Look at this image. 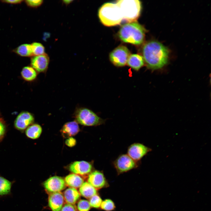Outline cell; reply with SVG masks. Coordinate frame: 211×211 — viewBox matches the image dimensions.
<instances>
[{"instance_id":"obj_1","label":"cell","mask_w":211,"mask_h":211,"mask_svg":"<svg viewBox=\"0 0 211 211\" xmlns=\"http://www.w3.org/2000/svg\"><path fill=\"white\" fill-rule=\"evenodd\" d=\"M141 9L138 0H119L104 4L99 9L98 15L104 25L112 26L137 21Z\"/></svg>"},{"instance_id":"obj_15","label":"cell","mask_w":211,"mask_h":211,"mask_svg":"<svg viewBox=\"0 0 211 211\" xmlns=\"http://www.w3.org/2000/svg\"><path fill=\"white\" fill-rule=\"evenodd\" d=\"M127 65L135 71H138L144 64L142 56L137 54L130 55L128 57Z\"/></svg>"},{"instance_id":"obj_20","label":"cell","mask_w":211,"mask_h":211,"mask_svg":"<svg viewBox=\"0 0 211 211\" xmlns=\"http://www.w3.org/2000/svg\"><path fill=\"white\" fill-rule=\"evenodd\" d=\"M14 52L18 55L25 57L33 56L31 44H24L15 49Z\"/></svg>"},{"instance_id":"obj_29","label":"cell","mask_w":211,"mask_h":211,"mask_svg":"<svg viewBox=\"0 0 211 211\" xmlns=\"http://www.w3.org/2000/svg\"><path fill=\"white\" fill-rule=\"evenodd\" d=\"M60 211H76V209L74 206L67 204L62 207Z\"/></svg>"},{"instance_id":"obj_18","label":"cell","mask_w":211,"mask_h":211,"mask_svg":"<svg viewBox=\"0 0 211 211\" xmlns=\"http://www.w3.org/2000/svg\"><path fill=\"white\" fill-rule=\"evenodd\" d=\"M65 181L68 186L73 188L80 187L84 183L83 179L79 176L74 174H71L65 178Z\"/></svg>"},{"instance_id":"obj_9","label":"cell","mask_w":211,"mask_h":211,"mask_svg":"<svg viewBox=\"0 0 211 211\" xmlns=\"http://www.w3.org/2000/svg\"><path fill=\"white\" fill-rule=\"evenodd\" d=\"M46 189L52 193L58 192L64 189L66 184L64 180L58 176H54L47 179L44 183Z\"/></svg>"},{"instance_id":"obj_6","label":"cell","mask_w":211,"mask_h":211,"mask_svg":"<svg viewBox=\"0 0 211 211\" xmlns=\"http://www.w3.org/2000/svg\"><path fill=\"white\" fill-rule=\"evenodd\" d=\"M115 168L119 173L128 171L137 166L136 161L127 154L120 155L114 162Z\"/></svg>"},{"instance_id":"obj_28","label":"cell","mask_w":211,"mask_h":211,"mask_svg":"<svg viewBox=\"0 0 211 211\" xmlns=\"http://www.w3.org/2000/svg\"><path fill=\"white\" fill-rule=\"evenodd\" d=\"M43 1L42 0L25 1V3L28 6L33 8L37 7L40 6L42 4Z\"/></svg>"},{"instance_id":"obj_32","label":"cell","mask_w":211,"mask_h":211,"mask_svg":"<svg viewBox=\"0 0 211 211\" xmlns=\"http://www.w3.org/2000/svg\"><path fill=\"white\" fill-rule=\"evenodd\" d=\"M63 2L66 4H68L73 1L72 0H64Z\"/></svg>"},{"instance_id":"obj_14","label":"cell","mask_w":211,"mask_h":211,"mask_svg":"<svg viewBox=\"0 0 211 211\" xmlns=\"http://www.w3.org/2000/svg\"><path fill=\"white\" fill-rule=\"evenodd\" d=\"M79 131V125L76 121L66 123L63 126L61 132L63 136L66 137L74 136Z\"/></svg>"},{"instance_id":"obj_27","label":"cell","mask_w":211,"mask_h":211,"mask_svg":"<svg viewBox=\"0 0 211 211\" xmlns=\"http://www.w3.org/2000/svg\"><path fill=\"white\" fill-rule=\"evenodd\" d=\"M7 131V126L2 118H0V142L4 138Z\"/></svg>"},{"instance_id":"obj_4","label":"cell","mask_w":211,"mask_h":211,"mask_svg":"<svg viewBox=\"0 0 211 211\" xmlns=\"http://www.w3.org/2000/svg\"><path fill=\"white\" fill-rule=\"evenodd\" d=\"M77 122L86 126H95L101 125L104 120L91 110L85 108L77 109L75 113Z\"/></svg>"},{"instance_id":"obj_21","label":"cell","mask_w":211,"mask_h":211,"mask_svg":"<svg viewBox=\"0 0 211 211\" xmlns=\"http://www.w3.org/2000/svg\"><path fill=\"white\" fill-rule=\"evenodd\" d=\"M21 73L23 79L27 81L34 80L37 76V72L32 67L30 66L24 67Z\"/></svg>"},{"instance_id":"obj_17","label":"cell","mask_w":211,"mask_h":211,"mask_svg":"<svg viewBox=\"0 0 211 211\" xmlns=\"http://www.w3.org/2000/svg\"><path fill=\"white\" fill-rule=\"evenodd\" d=\"M42 132V128L39 125L33 124L29 126L25 130V134L28 138L36 139L39 137Z\"/></svg>"},{"instance_id":"obj_13","label":"cell","mask_w":211,"mask_h":211,"mask_svg":"<svg viewBox=\"0 0 211 211\" xmlns=\"http://www.w3.org/2000/svg\"><path fill=\"white\" fill-rule=\"evenodd\" d=\"M63 194L59 192L52 193L49 198L48 203L52 211H60L64 202Z\"/></svg>"},{"instance_id":"obj_33","label":"cell","mask_w":211,"mask_h":211,"mask_svg":"<svg viewBox=\"0 0 211 211\" xmlns=\"http://www.w3.org/2000/svg\"><path fill=\"white\" fill-rule=\"evenodd\" d=\"M1 118V116H0V118Z\"/></svg>"},{"instance_id":"obj_11","label":"cell","mask_w":211,"mask_h":211,"mask_svg":"<svg viewBox=\"0 0 211 211\" xmlns=\"http://www.w3.org/2000/svg\"><path fill=\"white\" fill-rule=\"evenodd\" d=\"M92 166L89 162L85 161H76L69 166V170L72 172L81 175H85L90 173Z\"/></svg>"},{"instance_id":"obj_25","label":"cell","mask_w":211,"mask_h":211,"mask_svg":"<svg viewBox=\"0 0 211 211\" xmlns=\"http://www.w3.org/2000/svg\"><path fill=\"white\" fill-rule=\"evenodd\" d=\"M91 206L89 202L88 201L81 200L78 203L77 208L79 211H88Z\"/></svg>"},{"instance_id":"obj_31","label":"cell","mask_w":211,"mask_h":211,"mask_svg":"<svg viewBox=\"0 0 211 211\" xmlns=\"http://www.w3.org/2000/svg\"><path fill=\"white\" fill-rule=\"evenodd\" d=\"M23 1L21 0H6L1 1L4 3L13 4H20Z\"/></svg>"},{"instance_id":"obj_26","label":"cell","mask_w":211,"mask_h":211,"mask_svg":"<svg viewBox=\"0 0 211 211\" xmlns=\"http://www.w3.org/2000/svg\"><path fill=\"white\" fill-rule=\"evenodd\" d=\"M102 202V200L101 198L96 195L90 198L89 201L91 206L96 208H98L100 206Z\"/></svg>"},{"instance_id":"obj_23","label":"cell","mask_w":211,"mask_h":211,"mask_svg":"<svg viewBox=\"0 0 211 211\" xmlns=\"http://www.w3.org/2000/svg\"><path fill=\"white\" fill-rule=\"evenodd\" d=\"M31 45L33 56H38L45 53V48L41 43L34 42Z\"/></svg>"},{"instance_id":"obj_8","label":"cell","mask_w":211,"mask_h":211,"mask_svg":"<svg viewBox=\"0 0 211 211\" xmlns=\"http://www.w3.org/2000/svg\"><path fill=\"white\" fill-rule=\"evenodd\" d=\"M34 120L33 115L26 111L21 113L17 116L14 122L16 129L23 132L33 123Z\"/></svg>"},{"instance_id":"obj_22","label":"cell","mask_w":211,"mask_h":211,"mask_svg":"<svg viewBox=\"0 0 211 211\" xmlns=\"http://www.w3.org/2000/svg\"><path fill=\"white\" fill-rule=\"evenodd\" d=\"M11 182L5 178L0 176V195L9 194L11 191Z\"/></svg>"},{"instance_id":"obj_24","label":"cell","mask_w":211,"mask_h":211,"mask_svg":"<svg viewBox=\"0 0 211 211\" xmlns=\"http://www.w3.org/2000/svg\"><path fill=\"white\" fill-rule=\"evenodd\" d=\"M100 206L102 209L107 211L112 210L115 208L114 203L110 199H106L102 202Z\"/></svg>"},{"instance_id":"obj_10","label":"cell","mask_w":211,"mask_h":211,"mask_svg":"<svg viewBox=\"0 0 211 211\" xmlns=\"http://www.w3.org/2000/svg\"><path fill=\"white\" fill-rule=\"evenodd\" d=\"M49 62L48 56L44 53L42 55L33 56L31 59L30 64L31 67L36 72H44L47 70Z\"/></svg>"},{"instance_id":"obj_12","label":"cell","mask_w":211,"mask_h":211,"mask_svg":"<svg viewBox=\"0 0 211 211\" xmlns=\"http://www.w3.org/2000/svg\"><path fill=\"white\" fill-rule=\"evenodd\" d=\"M88 183L96 189H99L103 187L106 183L105 178L103 173L98 171H95L89 175Z\"/></svg>"},{"instance_id":"obj_30","label":"cell","mask_w":211,"mask_h":211,"mask_svg":"<svg viewBox=\"0 0 211 211\" xmlns=\"http://www.w3.org/2000/svg\"><path fill=\"white\" fill-rule=\"evenodd\" d=\"M76 143V139L72 137H70L67 139L65 141V144L69 147H72L75 146Z\"/></svg>"},{"instance_id":"obj_2","label":"cell","mask_w":211,"mask_h":211,"mask_svg":"<svg viewBox=\"0 0 211 211\" xmlns=\"http://www.w3.org/2000/svg\"><path fill=\"white\" fill-rule=\"evenodd\" d=\"M142 52L147 67L151 70L161 68L168 62L169 49L157 41L152 40L146 42L143 46Z\"/></svg>"},{"instance_id":"obj_16","label":"cell","mask_w":211,"mask_h":211,"mask_svg":"<svg viewBox=\"0 0 211 211\" xmlns=\"http://www.w3.org/2000/svg\"><path fill=\"white\" fill-rule=\"evenodd\" d=\"M64 198L67 204H74L80 197V194L74 188H70L67 189L64 192Z\"/></svg>"},{"instance_id":"obj_19","label":"cell","mask_w":211,"mask_h":211,"mask_svg":"<svg viewBox=\"0 0 211 211\" xmlns=\"http://www.w3.org/2000/svg\"><path fill=\"white\" fill-rule=\"evenodd\" d=\"M79 191L80 194L83 197L89 198L96 195V189L87 182L83 183L80 187Z\"/></svg>"},{"instance_id":"obj_3","label":"cell","mask_w":211,"mask_h":211,"mask_svg":"<svg viewBox=\"0 0 211 211\" xmlns=\"http://www.w3.org/2000/svg\"><path fill=\"white\" fill-rule=\"evenodd\" d=\"M146 31L142 25L135 21L123 25L118 32V36L124 42L139 45L144 42Z\"/></svg>"},{"instance_id":"obj_5","label":"cell","mask_w":211,"mask_h":211,"mask_svg":"<svg viewBox=\"0 0 211 211\" xmlns=\"http://www.w3.org/2000/svg\"><path fill=\"white\" fill-rule=\"evenodd\" d=\"M130 52L126 46L121 45L118 46L110 53L109 59L110 62L115 66L122 67L127 64Z\"/></svg>"},{"instance_id":"obj_7","label":"cell","mask_w":211,"mask_h":211,"mask_svg":"<svg viewBox=\"0 0 211 211\" xmlns=\"http://www.w3.org/2000/svg\"><path fill=\"white\" fill-rule=\"evenodd\" d=\"M152 149L144 144L139 143H135L128 147L127 154L135 161L140 160Z\"/></svg>"}]
</instances>
